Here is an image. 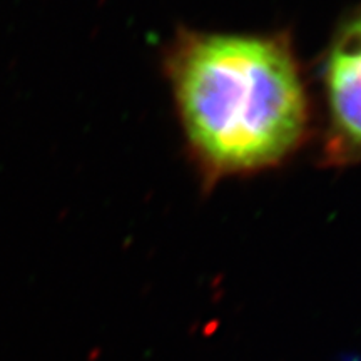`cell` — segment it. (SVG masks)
Masks as SVG:
<instances>
[{
    "label": "cell",
    "mask_w": 361,
    "mask_h": 361,
    "mask_svg": "<svg viewBox=\"0 0 361 361\" xmlns=\"http://www.w3.org/2000/svg\"><path fill=\"white\" fill-rule=\"evenodd\" d=\"M169 80L189 147L211 180L290 157L308 135V90L283 35L184 32Z\"/></svg>",
    "instance_id": "cell-1"
},
{
    "label": "cell",
    "mask_w": 361,
    "mask_h": 361,
    "mask_svg": "<svg viewBox=\"0 0 361 361\" xmlns=\"http://www.w3.org/2000/svg\"><path fill=\"white\" fill-rule=\"evenodd\" d=\"M331 151L361 157V12L343 24L323 62Z\"/></svg>",
    "instance_id": "cell-2"
}]
</instances>
